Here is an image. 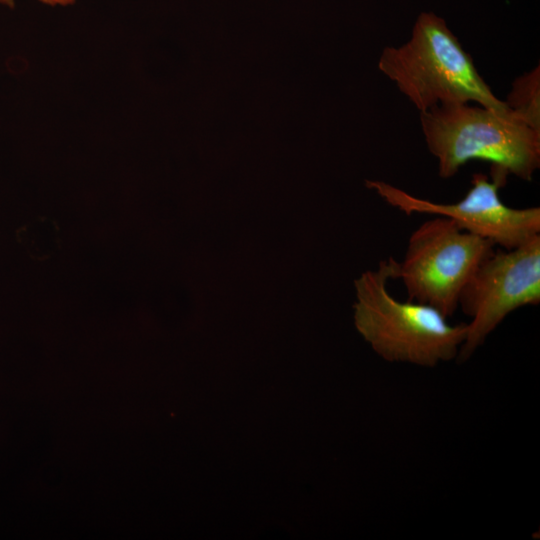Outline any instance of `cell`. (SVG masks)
<instances>
[{
	"mask_svg": "<svg viewBox=\"0 0 540 540\" xmlns=\"http://www.w3.org/2000/svg\"><path fill=\"white\" fill-rule=\"evenodd\" d=\"M398 262L389 257L356 280L354 320L359 333L387 362L435 367L456 360L467 323L451 324L432 306L396 299L388 282L397 279Z\"/></svg>",
	"mask_w": 540,
	"mask_h": 540,
	"instance_id": "obj_1",
	"label": "cell"
},
{
	"mask_svg": "<svg viewBox=\"0 0 540 540\" xmlns=\"http://www.w3.org/2000/svg\"><path fill=\"white\" fill-rule=\"evenodd\" d=\"M420 125L438 175L448 179L471 160L486 161L491 169L531 181L540 167V132L510 110L449 102L420 112Z\"/></svg>",
	"mask_w": 540,
	"mask_h": 540,
	"instance_id": "obj_2",
	"label": "cell"
},
{
	"mask_svg": "<svg viewBox=\"0 0 540 540\" xmlns=\"http://www.w3.org/2000/svg\"><path fill=\"white\" fill-rule=\"evenodd\" d=\"M378 68L420 112L449 102L509 110L481 77L445 20L433 12L419 14L406 43L384 48Z\"/></svg>",
	"mask_w": 540,
	"mask_h": 540,
	"instance_id": "obj_3",
	"label": "cell"
},
{
	"mask_svg": "<svg viewBox=\"0 0 540 540\" xmlns=\"http://www.w3.org/2000/svg\"><path fill=\"white\" fill-rule=\"evenodd\" d=\"M494 247L449 218L435 216L411 233L397 279L408 300L432 306L449 318L458 309L465 284Z\"/></svg>",
	"mask_w": 540,
	"mask_h": 540,
	"instance_id": "obj_4",
	"label": "cell"
},
{
	"mask_svg": "<svg viewBox=\"0 0 540 540\" xmlns=\"http://www.w3.org/2000/svg\"><path fill=\"white\" fill-rule=\"evenodd\" d=\"M540 303V234L493 252L465 284L458 308L470 317L456 360L464 362L513 311Z\"/></svg>",
	"mask_w": 540,
	"mask_h": 540,
	"instance_id": "obj_5",
	"label": "cell"
},
{
	"mask_svg": "<svg viewBox=\"0 0 540 540\" xmlns=\"http://www.w3.org/2000/svg\"><path fill=\"white\" fill-rule=\"evenodd\" d=\"M491 171V178L475 173L465 196L455 203L416 197L390 183L369 180L367 186L387 204L406 215L431 214L452 220L460 229L491 241L505 250L516 248L540 234V208H513L500 198L508 175Z\"/></svg>",
	"mask_w": 540,
	"mask_h": 540,
	"instance_id": "obj_6",
	"label": "cell"
},
{
	"mask_svg": "<svg viewBox=\"0 0 540 540\" xmlns=\"http://www.w3.org/2000/svg\"><path fill=\"white\" fill-rule=\"evenodd\" d=\"M511 113L532 129L540 132V67L517 77L504 100Z\"/></svg>",
	"mask_w": 540,
	"mask_h": 540,
	"instance_id": "obj_7",
	"label": "cell"
},
{
	"mask_svg": "<svg viewBox=\"0 0 540 540\" xmlns=\"http://www.w3.org/2000/svg\"><path fill=\"white\" fill-rule=\"evenodd\" d=\"M39 2L50 6H68L74 4L77 0H38Z\"/></svg>",
	"mask_w": 540,
	"mask_h": 540,
	"instance_id": "obj_8",
	"label": "cell"
},
{
	"mask_svg": "<svg viewBox=\"0 0 540 540\" xmlns=\"http://www.w3.org/2000/svg\"><path fill=\"white\" fill-rule=\"evenodd\" d=\"M15 4V0H0V5L12 8Z\"/></svg>",
	"mask_w": 540,
	"mask_h": 540,
	"instance_id": "obj_9",
	"label": "cell"
}]
</instances>
